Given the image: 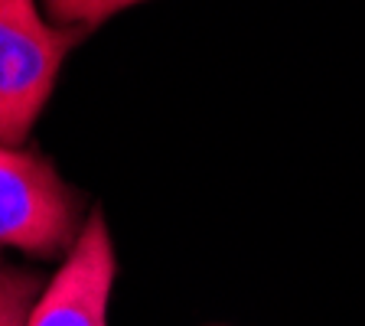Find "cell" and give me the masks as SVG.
Returning <instances> with one entry per match:
<instances>
[{
	"label": "cell",
	"mask_w": 365,
	"mask_h": 326,
	"mask_svg": "<svg viewBox=\"0 0 365 326\" xmlns=\"http://www.w3.org/2000/svg\"><path fill=\"white\" fill-rule=\"evenodd\" d=\"M76 213L49 163L0 144V248L56 255L76 238Z\"/></svg>",
	"instance_id": "cell-2"
},
{
	"label": "cell",
	"mask_w": 365,
	"mask_h": 326,
	"mask_svg": "<svg viewBox=\"0 0 365 326\" xmlns=\"http://www.w3.org/2000/svg\"><path fill=\"white\" fill-rule=\"evenodd\" d=\"M36 304V277L0 271V326H26Z\"/></svg>",
	"instance_id": "cell-4"
},
{
	"label": "cell",
	"mask_w": 365,
	"mask_h": 326,
	"mask_svg": "<svg viewBox=\"0 0 365 326\" xmlns=\"http://www.w3.org/2000/svg\"><path fill=\"white\" fill-rule=\"evenodd\" d=\"M114 274H118V261H114L105 215L91 213L72 245L68 261L33 304L26 326H108Z\"/></svg>",
	"instance_id": "cell-3"
},
{
	"label": "cell",
	"mask_w": 365,
	"mask_h": 326,
	"mask_svg": "<svg viewBox=\"0 0 365 326\" xmlns=\"http://www.w3.org/2000/svg\"><path fill=\"white\" fill-rule=\"evenodd\" d=\"M76 39L72 26H49L36 0H0V144L30 134Z\"/></svg>",
	"instance_id": "cell-1"
},
{
	"label": "cell",
	"mask_w": 365,
	"mask_h": 326,
	"mask_svg": "<svg viewBox=\"0 0 365 326\" xmlns=\"http://www.w3.org/2000/svg\"><path fill=\"white\" fill-rule=\"evenodd\" d=\"M140 4V0H46V7L56 23H101L111 14Z\"/></svg>",
	"instance_id": "cell-5"
}]
</instances>
